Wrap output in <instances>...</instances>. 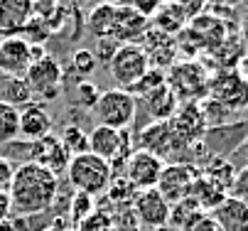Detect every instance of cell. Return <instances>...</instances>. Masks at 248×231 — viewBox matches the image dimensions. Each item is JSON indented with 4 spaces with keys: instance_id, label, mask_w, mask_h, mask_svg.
Returning <instances> with one entry per match:
<instances>
[{
    "instance_id": "6da1fadb",
    "label": "cell",
    "mask_w": 248,
    "mask_h": 231,
    "mask_svg": "<svg viewBox=\"0 0 248 231\" xmlns=\"http://www.w3.org/2000/svg\"><path fill=\"white\" fill-rule=\"evenodd\" d=\"M59 194V177L37 162H25L15 168L8 187L13 216H40L45 214Z\"/></svg>"
},
{
    "instance_id": "7a4b0ae2",
    "label": "cell",
    "mask_w": 248,
    "mask_h": 231,
    "mask_svg": "<svg viewBox=\"0 0 248 231\" xmlns=\"http://www.w3.org/2000/svg\"><path fill=\"white\" fill-rule=\"evenodd\" d=\"M66 177H69V185L77 192L96 197V194L108 192V187L113 182V168L103 157H98L93 153H84V155H77L69 160Z\"/></svg>"
},
{
    "instance_id": "3957f363",
    "label": "cell",
    "mask_w": 248,
    "mask_h": 231,
    "mask_svg": "<svg viewBox=\"0 0 248 231\" xmlns=\"http://www.w3.org/2000/svg\"><path fill=\"white\" fill-rule=\"evenodd\" d=\"M209 69L206 64H202L199 59H182L174 62L172 67L165 72L167 77V86L174 91V96L180 98V104H199L202 98H206L209 91Z\"/></svg>"
},
{
    "instance_id": "277c9868",
    "label": "cell",
    "mask_w": 248,
    "mask_h": 231,
    "mask_svg": "<svg viewBox=\"0 0 248 231\" xmlns=\"http://www.w3.org/2000/svg\"><path fill=\"white\" fill-rule=\"evenodd\" d=\"M206 96L214 98V101H219L233 116L243 113L248 108V77L238 67H233V69H214L209 74Z\"/></svg>"
},
{
    "instance_id": "5b68a950",
    "label": "cell",
    "mask_w": 248,
    "mask_h": 231,
    "mask_svg": "<svg viewBox=\"0 0 248 231\" xmlns=\"http://www.w3.org/2000/svg\"><path fill=\"white\" fill-rule=\"evenodd\" d=\"M93 116L98 125H108L116 130H130L138 116V98L125 89H106L101 91L98 104L93 106Z\"/></svg>"
},
{
    "instance_id": "8992f818",
    "label": "cell",
    "mask_w": 248,
    "mask_h": 231,
    "mask_svg": "<svg viewBox=\"0 0 248 231\" xmlns=\"http://www.w3.org/2000/svg\"><path fill=\"white\" fill-rule=\"evenodd\" d=\"M150 69V62H148V54L145 49L140 47L138 42H128V45H121L113 54V59L108 62V72H111V79L118 84V89H130L135 86L140 79H143Z\"/></svg>"
},
{
    "instance_id": "52a82bcc",
    "label": "cell",
    "mask_w": 248,
    "mask_h": 231,
    "mask_svg": "<svg viewBox=\"0 0 248 231\" xmlns=\"http://www.w3.org/2000/svg\"><path fill=\"white\" fill-rule=\"evenodd\" d=\"M25 81L34 98H40V101H57L64 89V69L54 57L47 54L30 64Z\"/></svg>"
},
{
    "instance_id": "ba28073f",
    "label": "cell",
    "mask_w": 248,
    "mask_h": 231,
    "mask_svg": "<svg viewBox=\"0 0 248 231\" xmlns=\"http://www.w3.org/2000/svg\"><path fill=\"white\" fill-rule=\"evenodd\" d=\"M135 150L133 145V133L130 130H116V128H108V125H98L89 133V153L103 157L106 162H123L130 157V153Z\"/></svg>"
},
{
    "instance_id": "9c48e42d",
    "label": "cell",
    "mask_w": 248,
    "mask_h": 231,
    "mask_svg": "<svg viewBox=\"0 0 248 231\" xmlns=\"http://www.w3.org/2000/svg\"><path fill=\"white\" fill-rule=\"evenodd\" d=\"M199 177L197 162H167L157 182V192L165 197L170 204H177L192 194V187Z\"/></svg>"
},
{
    "instance_id": "30bf717a",
    "label": "cell",
    "mask_w": 248,
    "mask_h": 231,
    "mask_svg": "<svg viewBox=\"0 0 248 231\" xmlns=\"http://www.w3.org/2000/svg\"><path fill=\"white\" fill-rule=\"evenodd\" d=\"M165 160H160L157 155L148 153V150H140L135 148L130 153V157L123 165V177L133 185L135 192H143V189H155L160 182V175L165 170Z\"/></svg>"
},
{
    "instance_id": "8fae6325",
    "label": "cell",
    "mask_w": 248,
    "mask_h": 231,
    "mask_svg": "<svg viewBox=\"0 0 248 231\" xmlns=\"http://www.w3.org/2000/svg\"><path fill=\"white\" fill-rule=\"evenodd\" d=\"M246 138H248V121L246 123L231 121L219 128H206V133L202 138V148L206 157H229L243 145Z\"/></svg>"
},
{
    "instance_id": "7c38bea8",
    "label": "cell",
    "mask_w": 248,
    "mask_h": 231,
    "mask_svg": "<svg viewBox=\"0 0 248 231\" xmlns=\"http://www.w3.org/2000/svg\"><path fill=\"white\" fill-rule=\"evenodd\" d=\"M32 64V45L22 35L0 37V74L8 79H25Z\"/></svg>"
},
{
    "instance_id": "4fadbf2b",
    "label": "cell",
    "mask_w": 248,
    "mask_h": 231,
    "mask_svg": "<svg viewBox=\"0 0 248 231\" xmlns=\"http://www.w3.org/2000/svg\"><path fill=\"white\" fill-rule=\"evenodd\" d=\"M170 128L174 130V136L180 138L185 145H197L202 143L204 133H206V121L202 116V108L199 104L189 101V104H180V108H177V113L167 121Z\"/></svg>"
},
{
    "instance_id": "5bb4252c",
    "label": "cell",
    "mask_w": 248,
    "mask_h": 231,
    "mask_svg": "<svg viewBox=\"0 0 248 231\" xmlns=\"http://www.w3.org/2000/svg\"><path fill=\"white\" fill-rule=\"evenodd\" d=\"M133 212L138 221L150 229H160L170 224V202L157 192V189H143L135 194L133 200Z\"/></svg>"
},
{
    "instance_id": "9a60e30c",
    "label": "cell",
    "mask_w": 248,
    "mask_h": 231,
    "mask_svg": "<svg viewBox=\"0 0 248 231\" xmlns=\"http://www.w3.org/2000/svg\"><path fill=\"white\" fill-rule=\"evenodd\" d=\"M138 45L145 49L150 67L153 69H162V72H167L177 62V54H180V49H177V40L170 37V35H162V32H157L153 27L138 40Z\"/></svg>"
},
{
    "instance_id": "2e32d148",
    "label": "cell",
    "mask_w": 248,
    "mask_h": 231,
    "mask_svg": "<svg viewBox=\"0 0 248 231\" xmlns=\"http://www.w3.org/2000/svg\"><path fill=\"white\" fill-rule=\"evenodd\" d=\"M69 160H72V157H69V153L64 150V145H62L59 136L49 133V136H45L42 140H32L30 162L42 165L45 170L54 172L57 177H59V172H66Z\"/></svg>"
},
{
    "instance_id": "e0dca14e",
    "label": "cell",
    "mask_w": 248,
    "mask_h": 231,
    "mask_svg": "<svg viewBox=\"0 0 248 231\" xmlns=\"http://www.w3.org/2000/svg\"><path fill=\"white\" fill-rule=\"evenodd\" d=\"M34 17L32 0H0V37L22 35V30Z\"/></svg>"
},
{
    "instance_id": "ac0fdd59",
    "label": "cell",
    "mask_w": 248,
    "mask_h": 231,
    "mask_svg": "<svg viewBox=\"0 0 248 231\" xmlns=\"http://www.w3.org/2000/svg\"><path fill=\"white\" fill-rule=\"evenodd\" d=\"M52 125L54 121L42 104L32 101L25 108H20V138L22 140H42L45 136L52 133Z\"/></svg>"
},
{
    "instance_id": "d6986e66",
    "label": "cell",
    "mask_w": 248,
    "mask_h": 231,
    "mask_svg": "<svg viewBox=\"0 0 248 231\" xmlns=\"http://www.w3.org/2000/svg\"><path fill=\"white\" fill-rule=\"evenodd\" d=\"M148 30H150V20L148 17H143L140 13H135L133 8L118 3V8H116V22H113V40L118 45H128V42L140 40Z\"/></svg>"
},
{
    "instance_id": "ffe728a7",
    "label": "cell",
    "mask_w": 248,
    "mask_h": 231,
    "mask_svg": "<svg viewBox=\"0 0 248 231\" xmlns=\"http://www.w3.org/2000/svg\"><path fill=\"white\" fill-rule=\"evenodd\" d=\"M221 226V231H248V207L226 197V200L211 212Z\"/></svg>"
},
{
    "instance_id": "44dd1931",
    "label": "cell",
    "mask_w": 248,
    "mask_h": 231,
    "mask_svg": "<svg viewBox=\"0 0 248 231\" xmlns=\"http://www.w3.org/2000/svg\"><path fill=\"white\" fill-rule=\"evenodd\" d=\"M143 104H145L148 113L153 116V121H170V118L177 113V108H180V98H177L174 91L165 84V86H160L157 91L148 93V96L143 98Z\"/></svg>"
},
{
    "instance_id": "7402d4cb",
    "label": "cell",
    "mask_w": 248,
    "mask_h": 231,
    "mask_svg": "<svg viewBox=\"0 0 248 231\" xmlns=\"http://www.w3.org/2000/svg\"><path fill=\"white\" fill-rule=\"evenodd\" d=\"M187 25H189V20H187L180 10H177L174 5H170V3H165V5L150 17V27L157 30V32H162V35H170V37H177Z\"/></svg>"
},
{
    "instance_id": "603a6c76",
    "label": "cell",
    "mask_w": 248,
    "mask_h": 231,
    "mask_svg": "<svg viewBox=\"0 0 248 231\" xmlns=\"http://www.w3.org/2000/svg\"><path fill=\"white\" fill-rule=\"evenodd\" d=\"M116 8L113 3H101L91 10L89 15V30H91V35L96 40H113V22H116Z\"/></svg>"
},
{
    "instance_id": "cb8c5ba5",
    "label": "cell",
    "mask_w": 248,
    "mask_h": 231,
    "mask_svg": "<svg viewBox=\"0 0 248 231\" xmlns=\"http://www.w3.org/2000/svg\"><path fill=\"white\" fill-rule=\"evenodd\" d=\"M199 172L229 194L231 182H233V175H236V165L229 157H209L204 168H199Z\"/></svg>"
},
{
    "instance_id": "d4e9b609",
    "label": "cell",
    "mask_w": 248,
    "mask_h": 231,
    "mask_svg": "<svg viewBox=\"0 0 248 231\" xmlns=\"http://www.w3.org/2000/svg\"><path fill=\"white\" fill-rule=\"evenodd\" d=\"M20 138V108L0 98V148Z\"/></svg>"
},
{
    "instance_id": "484cf974",
    "label": "cell",
    "mask_w": 248,
    "mask_h": 231,
    "mask_svg": "<svg viewBox=\"0 0 248 231\" xmlns=\"http://www.w3.org/2000/svg\"><path fill=\"white\" fill-rule=\"evenodd\" d=\"M59 140H62L64 150L69 153V157H77V155L89 153V133L81 125H77V123L64 125L62 133H59Z\"/></svg>"
},
{
    "instance_id": "4316f807",
    "label": "cell",
    "mask_w": 248,
    "mask_h": 231,
    "mask_svg": "<svg viewBox=\"0 0 248 231\" xmlns=\"http://www.w3.org/2000/svg\"><path fill=\"white\" fill-rule=\"evenodd\" d=\"M199 214H204L199 209V204L192 200V197H187V200L177 202V204H170V226L177 229V231H185Z\"/></svg>"
},
{
    "instance_id": "83f0119b",
    "label": "cell",
    "mask_w": 248,
    "mask_h": 231,
    "mask_svg": "<svg viewBox=\"0 0 248 231\" xmlns=\"http://www.w3.org/2000/svg\"><path fill=\"white\" fill-rule=\"evenodd\" d=\"M0 98L8 101L10 106H15V108H25L27 104L34 101V96H32V91H30V86H27L25 79H8L5 86H3V96H0Z\"/></svg>"
},
{
    "instance_id": "f1b7e54d",
    "label": "cell",
    "mask_w": 248,
    "mask_h": 231,
    "mask_svg": "<svg viewBox=\"0 0 248 231\" xmlns=\"http://www.w3.org/2000/svg\"><path fill=\"white\" fill-rule=\"evenodd\" d=\"M167 84V77H165V72L162 69H148V74L143 77V79H140L135 86H130L128 91L138 98V101H143V98L148 96V93H153V91H157L160 86H165Z\"/></svg>"
},
{
    "instance_id": "f546056e",
    "label": "cell",
    "mask_w": 248,
    "mask_h": 231,
    "mask_svg": "<svg viewBox=\"0 0 248 231\" xmlns=\"http://www.w3.org/2000/svg\"><path fill=\"white\" fill-rule=\"evenodd\" d=\"M96 69H98V59L93 57L91 49H86V47L74 49V54H72V72L77 74V81L89 79Z\"/></svg>"
},
{
    "instance_id": "4dcf8cb0",
    "label": "cell",
    "mask_w": 248,
    "mask_h": 231,
    "mask_svg": "<svg viewBox=\"0 0 248 231\" xmlns=\"http://www.w3.org/2000/svg\"><path fill=\"white\" fill-rule=\"evenodd\" d=\"M98 98H101V86L89 81V79H81L77 81V104L93 111V106L98 104Z\"/></svg>"
},
{
    "instance_id": "1f68e13d",
    "label": "cell",
    "mask_w": 248,
    "mask_h": 231,
    "mask_svg": "<svg viewBox=\"0 0 248 231\" xmlns=\"http://www.w3.org/2000/svg\"><path fill=\"white\" fill-rule=\"evenodd\" d=\"M229 197L248 207V165H241V168H236V175H233Z\"/></svg>"
},
{
    "instance_id": "d6a6232c",
    "label": "cell",
    "mask_w": 248,
    "mask_h": 231,
    "mask_svg": "<svg viewBox=\"0 0 248 231\" xmlns=\"http://www.w3.org/2000/svg\"><path fill=\"white\" fill-rule=\"evenodd\" d=\"M167 3L174 5V8L180 10L187 20L199 17V15L206 13V8H209V0H167Z\"/></svg>"
},
{
    "instance_id": "836d02e7",
    "label": "cell",
    "mask_w": 248,
    "mask_h": 231,
    "mask_svg": "<svg viewBox=\"0 0 248 231\" xmlns=\"http://www.w3.org/2000/svg\"><path fill=\"white\" fill-rule=\"evenodd\" d=\"M165 3H167V0H123L121 5H128V8H133L135 13H140L143 17L150 20V17H153Z\"/></svg>"
},
{
    "instance_id": "e575fe53",
    "label": "cell",
    "mask_w": 248,
    "mask_h": 231,
    "mask_svg": "<svg viewBox=\"0 0 248 231\" xmlns=\"http://www.w3.org/2000/svg\"><path fill=\"white\" fill-rule=\"evenodd\" d=\"M121 45L116 42V40H96V47L91 49L93 52V57L98 59V64H106V67H108V62L113 59V54H116V49H118Z\"/></svg>"
},
{
    "instance_id": "d590c367",
    "label": "cell",
    "mask_w": 248,
    "mask_h": 231,
    "mask_svg": "<svg viewBox=\"0 0 248 231\" xmlns=\"http://www.w3.org/2000/svg\"><path fill=\"white\" fill-rule=\"evenodd\" d=\"M185 231H221V226H219V221L214 219V216H211V214H199Z\"/></svg>"
},
{
    "instance_id": "8d00e7d4",
    "label": "cell",
    "mask_w": 248,
    "mask_h": 231,
    "mask_svg": "<svg viewBox=\"0 0 248 231\" xmlns=\"http://www.w3.org/2000/svg\"><path fill=\"white\" fill-rule=\"evenodd\" d=\"M15 168H17L15 162H10L8 157L0 155V192H8V187L13 182V175H15Z\"/></svg>"
},
{
    "instance_id": "74e56055",
    "label": "cell",
    "mask_w": 248,
    "mask_h": 231,
    "mask_svg": "<svg viewBox=\"0 0 248 231\" xmlns=\"http://www.w3.org/2000/svg\"><path fill=\"white\" fill-rule=\"evenodd\" d=\"M79 209H81V219H86V214L91 212V197H89V194H81V192L74 194V212H72L74 219H77Z\"/></svg>"
},
{
    "instance_id": "f35d334b",
    "label": "cell",
    "mask_w": 248,
    "mask_h": 231,
    "mask_svg": "<svg viewBox=\"0 0 248 231\" xmlns=\"http://www.w3.org/2000/svg\"><path fill=\"white\" fill-rule=\"evenodd\" d=\"M10 216H13V209H10V197H8V192H0V224L10 221Z\"/></svg>"
},
{
    "instance_id": "ab89813d",
    "label": "cell",
    "mask_w": 248,
    "mask_h": 231,
    "mask_svg": "<svg viewBox=\"0 0 248 231\" xmlns=\"http://www.w3.org/2000/svg\"><path fill=\"white\" fill-rule=\"evenodd\" d=\"M209 3H219V5H226V8H236L238 3H243V0H209Z\"/></svg>"
},
{
    "instance_id": "60d3db41",
    "label": "cell",
    "mask_w": 248,
    "mask_h": 231,
    "mask_svg": "<svg viewBox=\"0 0 248 231\" xmlns=\"http://www.w3.org/2000/svg\"><path fill=\"white\" fill-rule=\"evenodd\" d=\"M238 153H243V155H246V160H248V138L243 140V145H241V148H238V150H236L233 155H238ZM246 165H248V162H246Z\"/></svg>"
},
{
    "instance_id": "b9f144b4",
    "label": "cell",
    "mask_w": 248,
    "mask_h": 231,
    "mask_svg": "<svg viewBox=\"0 0 248 231\" xmlns=\"http://www.w3.org/2000/svg\"><path fill=\"white\" fill-rule=\"evenodd\" d=\"M243 42H246V54H248V27H246V32H243Z\"/></svg>"
},
{
    "instance_id": "7bdbcfd3",
    "label": "cell",
    "mask_w": 248,
    "mask_h": 231,
    "mask_svg": "<svg viewBox=\"0 0 248 231\" xmlns=\"http://www.w3.org/2000/svg\"><path fill=\"white\" fill-rule=\"evenodd\" d=\"M243 3H246V10H248V0H243Z\"/></svg>"
},
{
    "instance_id": "ee69618b",
    "label": "cell",
    "mask_w": 248,
    "mask_h": 231,
    "mask_svg": "<svg viewBox=\"0 0 248 231\" xmlns=\"http://www.w3.org/2000/svg\"><path fill=\"white\" fill-rule=\"evenodd\" d=\"M32 3H40V0H32Z\"/></svg>"
}]
</instances>
